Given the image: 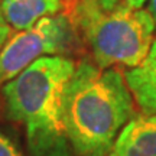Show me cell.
<instances>
[{
	"instance_id": "1",
	"label": "cell",
	"mask_w": 156,
	"mask_h": 156,
	"mask_svg": "<svg viewBox=\"0 0 156 156\" xmlns=\"http://www.w3.org/2000/svg\"><path fill=\"white\" fill-rule=\"evenodd\" d=\"M134 116L133 94L119 69L87 61L75 65L62 98L64 127L75 155L107 156Z\"/></svg>"
},
{
	"instance_id": "2",
	"label": "cell",
	"mask_w": 156,
	"mask_h": 156,
	"mask_svg": "<svg viewBox=\"0 0 156 156\" xmlns=\"http://www.w3.org/2000/svg\"><path fill=\"white\" fill-rule=\"evenodd\" d=\"M75 62L42 56L3 85L6 112L23 124L30 156H73L62 120V98Z\"/></svg>"
},
{
	"instance_id": "3",
	"label": "cell",
	"mask_w": 156,
	"mask_h": 156,
	"mask_svg": "<svg viewBox=\"0 0 156 156\" xmlns=\"http://www.w3.org/2000/svg\"><path fill=\"white\" fill-rule=\"evenodd\" d=\"M74 20L100 68L140 65L151 51L156 29L149 10L130 7L126 2L104 9L98 0H80Z\"/></svg>"
},
{
	"instance_id": "4",
	"label": "cell",
	"mask_w": 156,
	"mask_h": 156,
	"mask_svg": "<svg viewBox=\"0 0 156 156\" xmlns=\"http://www.w3.org/2000/svg\"><path fill=\"white\" fill-rule=\"evenodd\" d=\"M74 42L71 22L64 15L39 19L34 26L7 39L0 51V84L20 74L42 56L67 52Z\"/></svg>"
},
{
	"instance_id": "5",
	"label": "cell",
	"mask_w": 156,
	"mask_h": 156,
	"mask_svg": "<svg viewBox=\"0 0 156 156\" xmlns=\"http://www.w3.org/2000/svg\"><path fill=\"white\" fill-rule=\"evenodd\" d=\"M107 156H156V114L132 117L117 134Z\"/></svg>"
},
{
	"instance_id": "6",
	"label": "cell",
	"mask_w": 156,
	"mask_h": 156,
	"mask_svg": "<svg viewBox=\"0 0 156 156\" xmlns=\"http://www.w3.org/2000/svg\"><path fill=\"white\" fill-rule=\"evenodd\" d=\"M124 78L143 113L156 114V39H153L145 61L127 69Z\"/></svg>"
},
{
	"instance_id": "7",
	"label": "cell",
	"mask_w": 156,
	"mask_h": 156,
	"mask_svg": "<svg viewBox=\"0 0 156 156\" xmlns=\"http://www.w3.org/2000/svg\"><path fill=\"white\" fill-rule=\"evenodd\" d=\"M7 23L17 30L34 26L39 19L56 15L62 9L61 0H2Z\"/></svg>"
},
{
	"instance_id": "8",
	"label": "cell",
	"mask_w": 156,
	"mask_h": 156,
	"mask_svg": "<svg viewBox=\"0 0 156 156\" xmlns=\"http://www.w3.org/2000/svg\"><path fill=\"white\" fill-rule=\"evenodd\" d=\"M0 156H23L16 145L2 132H0Z\"/></svg>"
},
{
	"instance_id": "9",
	"label": "cell",
	"mask_w": 156,
	"mask_h": 156,
	"mask_svg": "<svg viewBox=\"0 0 156 156\" xmlns=\"http://www.w3.org/2000/svg\"><path fill=\"white\" fill-rule=\"evenodd\" d=\"M10 35V25L7 23L5 15H3V9H2V0H0V51L5 46V44L9 39Z\"/></svg>"
},
{
	"instance_id": "10",
	"label": "cell",
	"mask_w": 156,
	"mask_h": 156,
	"mask_svg": "<svg viewBox=\"0 0 156 156\" xmlns=\"http://www.w3.org/2000/svg\"><path fill=\"white\" fill-rule=\"evenodd\" d=\"M126 3H127L130 7H134V9H142L143 5L146 3V0H126Z\"/></svg>"
},
{
	"instance_id": "11",
	"label": "cell",
	"mask_w": 156,
	"mask_h": 156,
	"mask_svg": "<svg viewBox=\"0 0 156 156\" xmlns=\"http://www.w3.org/2000/svg\"><path fill=\"white\" fill-rule=\"evenodd\" d=\"M98 2H100V5L103 6L104 9H113L120 0H98Z\"/></svg>"
},
{
	"instance_id": "12",
	"label": "cell",
	"mask_w": 156,
	"mask_h": 156,
	"mask_svg": "<svg viewBox=\"0 0 156 156\" xmlns=\"http://www.w3.org/2000/svg\"><path fill=\"white\" fill-rule=\"evenodd\" d=\"M147 10L152 15L153 20H155V26H156V0H151L149 2V6H147Z\"/></svg>"
}]
</instances>
